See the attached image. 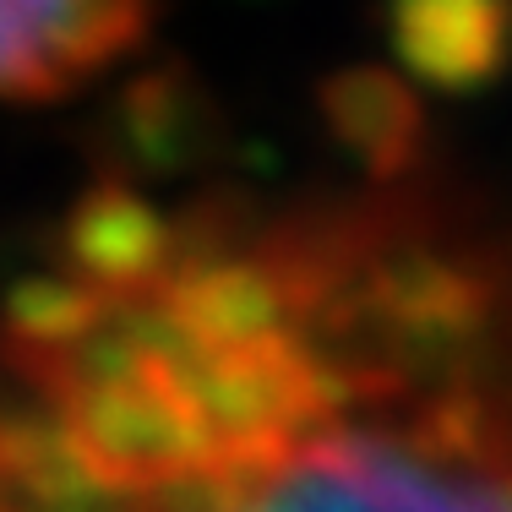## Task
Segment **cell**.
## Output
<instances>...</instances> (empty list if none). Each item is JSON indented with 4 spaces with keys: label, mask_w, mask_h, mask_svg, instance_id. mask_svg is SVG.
Listing matches in <instances>:
<instances>
[{
    "label": "cell",
    "mask_w": 512,
    "mask_h": 512,
    "mask_svg": "<svg viewBox=\"0 0 512 512\" xmlns=\"http://www.w3.org/2000/svg\"><path fill=\"white\" fill-rule=\"evenodd\" d=\"M360 387L218 512H512V355L453 360L360 316Z\"/></svg>",
    "instance_id": "cell-1"
},
{
    "label": "cell",
    "mask_w": 512,
    "mask_h": 512,
    "mask_svg": "<svg viewBox=\"0 0 512 512\" xmlns=\"http://www.w3.org/2000/svg\"><path fill=\"white\" fill-rule=\"evenodd\" d=\"M158 0H0V104L71 93L148 33Z\"/></svg>",
    "instance_id": "cell-2"
},
{
    "label": "cell",
    "mask_w": 512,
    "mask_h": 512,
    "mask_svg": "<svg viewBox=\"0 0 512 512\" xmlns=\"http://www.w3.org/2000/svg\"><path fill=\"white\" fill-rule=\"evenodd\" d=\"M0 512H6V507H0Z\"/></svg>",
    "instance_id": "cell-3"
}]
</instances>
